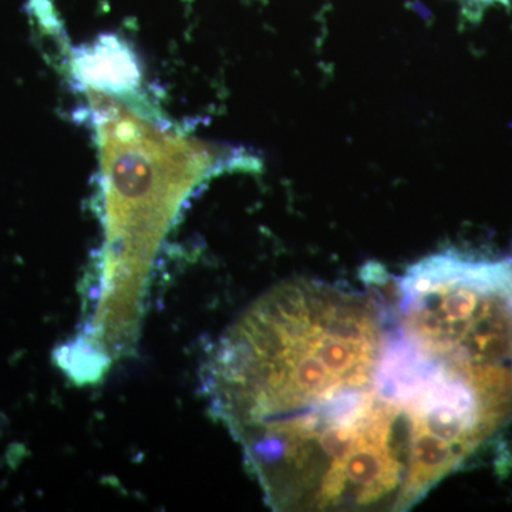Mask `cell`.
<instances>
[{"mask_svg": "<svg viewBox=\"0 0 512 512\" xmlns=\"http://www.w3.org/2000/svg\"><path fill=\"white\" fill-rule=\"evenodd\" d=\"M205 386L279 511L409 510L512 413L501 369L431 339L393 292L320 281L255 302Z\"/></svg>", "mask_w": 512, "mask_h": 512, "instance_id": "6da1fadb", "label": "cell"}, {"mask_svg": "<svg viewBox=\"0 0 512 512\" xmlns=\"http://www.w3.org/2000/svg\"><path fill=\"white\" fill-rule=\"evenodd\" d=\"M468 3H476V5H491V3H503L507 0H467Z\"/></svg>", "mask_w": 512, "mask_h": 512, "instance_id": "7a4b0ae2", "label": "cell"}]
</instances>
